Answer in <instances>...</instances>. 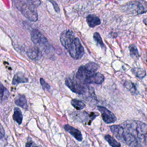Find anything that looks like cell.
Wrapping results in <instances>:
<instances>
[{
  "instance_id": "6da1fadb",
  "label": "cell",
  "mask_w": 147,
  "mask_h": 147,
  "mask_svg": "<svg viewBox=\"0 0 147 147\" xmlns=\"http://www.w3.org/2000/svg\"><path fill=\"white\" fill-rule=\"evenodd\" d=\"M60 41L61 45L73 59L78 60L82 58L84 55V48L79 39L75 36L72 30H65L63 31L60 34Z\"/></svg>"
},
{
  "instance_id": "3957f363",
  "label": "cell",
  "mask_w": 147,
  "mask_h": 147,
  "mask_svg": "<svg viewBox=\"0 0 147 147\" xmlns=\"http://www.w3.org/2000/svg\"><path fill=\"white\" fill-rule=\"evenodd\" d=\"M125 128L137 140L147 146V125L138 121H127L123 123Z\"/></svg>"
},
{
  "instance_id": "8992f818",
  "label": "cell",
  "mask_w": 147,
  "mask_h": 147,
  "mask_svg": "<svg viewBox=\"0 0 147 147\" xmlns=\"http://www.w3.org/2000/svg\"><path fill=\"white\" fill-rule=\"evenodd\" d=\"M124 10L133 14H141L147 11V2L142 1H131L124 6Z\"/></svg>"
},
{
  "instance_id": "52a82bcc",
  "label": "cell",
  "mask_w": 147,
  "mask_h": 147,
  "mask_svg": "<svg viewBox=\"0 0 147 147\" xmlns=\"http://www.w3.org/2000/svg\"><path fill=\"white\" fill-rule=\"evenodd\" d=\"M66 86L74 92L78 94H84L87 91L86 85L80 83L78 80H73L67 78L65 81Z\"/></svg>"
},
{
  "instance_id": "8fae6325",
  "label": "cell",
  "mask_w": 147,
  "mask_h": 147,
  "mask_svg": "<svg viewBox=\"0 0 147 147\" xmlns=\"http://www.w3.org/2000/svg\"><path fill=\"white\" fill-rule=\"evenodd\" d=\"M64 129L68 132L70 134H71L75 139H76L79 141H81L83 139V137L81 132L78 130L77 129L67 124L64 126Z\"/></svg>"
},
{
  "instance_id": "7c38bea8",
  "label": "cell",
  "mask_w": 147,
  "mask_h": 147,
  "mask_svg": "<svg viewBox=\"0 0 147 147\" xmlns=\"http://www.w3.org/2000/svg\"><path fill=\"white\" fill-rule=\"evenodd\" d=\"M28 56L33 60H38L41 56L42 53L37 47H32L28 50L26 52Z\"/></svg>"
},
{
  "instance_id": "2e32d148",
  "label": "cell",
  "mask_w": 147,
  "mask_h": 147,
  "mask_svg": "<svg viewBox=\"0 0 147 147\" xmlns=\"http://www.w3.org/2000/svg\"><path fill=\"white\" fill-rule=\"evenodd\" d=\"M15 103L24 109H28V103L24 95H18L15 99Z\"/></svg>"
},
{
  "instance_id": "5bb4252c",
  "label": "cell",
  "mask_w": 147,
  "mask_h": 147,
  "mask_svg": "<svg viewBox=\"0 0 147 147\" xmlns=\"http://www.w3.org/2000/svg\"><path fill=\"white\" fill-rule=\"evenodd\" d=\"M28 82V78H26L22 73L18 72L14 76L12 80V84L13 85H17L21 83H27Z\"/></svg>"
},
{
  "instance_id": "7a4b0ae2",
  "label": "cell",
  "mask_w": 147,
  "mask_h": 147,
  "mask_svg": "<svg viewBox=\"0 0 147 147\" xmlns=\"http://www.w3.org/2000/svg\"><path fill=\"white\" fill-rule=\"evenodd\" d=\"M16 7L30 21L35 22L38 20V13L36 7L38 5L36 3L38 1H13Z\"/></svg>"
},
{
  "instance_id": "30bf717a",
  "label": "cell",
  "mask_w": 147,
  "mask_h": 147,
  "mask_svg": "<svg viewBox=\"0 0 147 147\" xmlns=\"http://www.w3.org/2000/svg\"><path fill=\"white\" fill-rule=\"evenodd\" d=\"M105 80L104 76L100 73H95L88 79H87L83 83L84 84H101Z\"/></svg>"
},
{
  "instance_id": "277c9868",
  "label": "cell",
  "mask_w": 147,
  "mask_h": 147,
  "mask_svg": "<svg viewBox=\"0 0 147 147\" xmlns=\"http://www.w3.org/2000/svg\"><path fill=\"white\" fill-rule=\"evenodd\" d=\"M113 135L118 140L131 147H138L137 140L124 127L121 125H112L110 127Z\"/></svg>"
},
{
  "instance_id": "4316f807",
  "label": "cell",
  "mask_w": 147,
  "mask_h": 147,
  "mask_svg": "<svg viewBox=\"0 0 147 147\" xmlns=\"http://www.w3.org/2000/svg\"><path fill=\"white\" fill-rule=\"evenodd\" d=\"M143 22L144 23L145 25H147V18H144V19L143 20Z\"/></svg>"
},
{
  "instance_id": "d4e9b609",
  "label": "cell",
  "mask_w": 147,
  "mask_h": 147,
  "mask_svg": "<svg viewBox=\"0 0 147 147\" xmlns=\"http://www.w3.org/2000/svg\"><path fill=\"white\" fill-rule=\"evenodd\" d=\"M5 136V130L2 126V125L0 123V139L2 138Z\"/></svg>"
},
{
  "instance_id": "ba28073f",
  "label": "cell",
  "mask_w": 147,
  "mask_h": 147,
  "mask_svg": "<svg viewBox=\"0 0 147 147\" xmlns=\"http://www.w3.org/2000/svg\"><path fill=\"white\" fill-rule=\"evenodd\" d=\"M31 40L36 45H38L42 48H48L49 45L47 38L37 29H33L30 33Z\"/></svg>"
},
{
  "instance_id": "e0dca14e",
  "label": "cell",
  "mask_w": 147,
  "mask_h": 147,
  "mask_svg": "<svg viewBox=\"0 0 147 147\" xmlns=\"http://www.w3.org/2000/svg\"><path fill=\"white\" fill-rule=\"evenodd\" d=\"M13 119L19 125L21 124L22 121V114L20 109L18 107H15L14 109V114L13 115Z\"/></svg>"
},
{
  "instance_id": "7402d4cb",
  "label": "cell",
  "mask_w": 147,
  "mask_h": 147,
  "mask_svg": "<svg viewBox=\"0 0 147 147\" xmlns=\"http://www.w3.org/2000/svg\"><path fill=\"white\" fill-rule=\"evenodd\" d=\"M124 86L133 94H135L137 92V88L135 84L130 80H126L124 83Z\"/></svg>"
},
{
  "instance_id": "cb8c5ba5",
  "label": "cell",
  "mask_w": 147,
  "mask_h": 147,
  "mask_svg": "<svg viewBox=\"0 0 147 147\" xmlns=\"http://www.w3.org/2000/svg\"><path fill=\"white\" fill-rule=\"evenodd\" d=\"M40 82L41 85L42 86L43 89L46 90H48V91L50 90V88H51L50 86H49L42 78H40Z\"/></svg>"
},
{
  "instance_id": "9a60e30c",
  "label": "cell",
  "mask_w": 147,
  "mask_h": 147,
  "mask_svg": "<svg viewBox=\"0 0 147 147\" xmlns=\"http://www.w3.org/2000/svg\"><path fill=\"white\" fill-rule=\"evenodd\" d=\"M9 97V92L7 88L0 82V102L6 101Z\"/></svg>"
},
{
  "instance_id": "44dd1931",
  "label": "cell",
  "mask_w": 147,
  "mask_h": 147,
  "mask_svg": "<svg viewBox=\"0 0 147 147\" xmlns=\"http://www.w3.org/2000/svg\"><path fill=\"white\" fill-rule=\"evenodd\" d=\"M105 138L111 147H121V144L111 136L106 135Z\"/></svg>"
},
{
  "instance_id": "83f0119b",
  "label": "cell",
  "mask_w": 147,
  "mask_h": 147,
  "mask_svg": "<svg viewBox=\"0 0 147 147\" xmlns=\"http://www.w3.org/2000/svg\"><path fill=\"white\" fill-rule=\"evenodd\" d=\"M146 57H147V52H146ZM146 62H147V59H146Z\"/></svg>"
},
{
  "instance_id": "5b68a950",
  "label": "cell",
  "mask_w": 147,
  "mask_h": 147,
  "mask_svg": "<svg viewBox=\"0 0 147 147\" xmlns=\"http://www.w3.org/2000/svg\"><path fill=\"white\" fill-rule=\"evenodd\" d=\"M98 68V65L94 62H90L84 65L80 66L76 74V79L83 84L87 79L96 73Z\"/></svg>"
},
{
  "instance_id": "4fadbf2b",
  "label": "cell",
  "mask_w": 147,
  "mask_h": 147,
  "mask_svg": "<svg viewBox=\"0 0 147 147\" xmlns=\"http://www.w3.org/2000/svg\"><path fill=\"white\" fill-rule=\"evenodd\" d=\"M86 21L88 26L91 28H94L97 25H100L101 23L99 17L92 14H90L87 16Z\"/></svg>"
},
{
  "instance_id": "ffe728a7",
  "label": "cell",
  "mask_w": 147,
  "mask_h": 147,
  "mask_svg": "<svg viewBox=\"0 0 147 147\" xmlns=\"http://www.w3.org/2000/svg\"><path fill=\"white\" fill-rule=\"evenodd\" d=\"M71 103L74 108H75L76 110H80L83 109L86 106L84 102H83L81 100L76 99H72L71 102Z\"/></svg>"
},
{
  "instance_id": "ac0fdd59",
  "label": "cell",
  "mask_w": 147,
  "mask_h": 147,
  "mask_svg": "<svg viewBox=\"0 0 147 147\" xmlns=\"http://www.w3.org/2000/svg\"><path fill=\"white\" fill-rule=\"evenodd\" d=\"M131 71L133 74L139 79H142L146 76V71L143 68L136 67L133 68Z\"/></svg>"
},
{
  "instance_id": "d6986e66",
  "label": "cell",
  "mask_w": 147,
  "mask_h": 147,
  "mask_svg": "<svg viewBox=\"0 0 147 147\" xmlns=\"http://www.w3.org/2000/svg\"><path fill=\"white\" fill-rule=\"evenodd\" d=\"M129 49L131 57L135 60H137L139 58L140 55L136 46L134 44H131L129 47Z\"/></svg>"
},
{
  "instance_id": "603a6c76",
  "label": "cell",
  "mask_w": 147,
  "mask_h": 147,
  "mask_svg": "<svg viewBox=\"0 0 147 147\" xmlns=\"http://www.w3.org/2000/svg\"><path fill=\"white\" fill-rule=\"evenodd\" d=\"M93 38H94V40L95 41V42L98 45H99L102 48H105L104 43H103V42L102 41V38H101L99 33H98V32L94 33V34L93 35Z\"/></svg>"
},
{
  "instance_id": "484cf974",
  "label": "cell",
  "mask_w": 147,
  "mask_h": 147,
  "mask_svg": "<svg viewBox=\"0 0 147 147\" xmlns=\"http://www.w3.org/2000/svg\"><path fill=\"white\" fill-rule=\"evenodd\" d=\"M51 2L53 4V7H54L55 11L56 12H59L60 11V8L59 7L57 4L55 2H54V1H51Z\"/></svg>"
},
{
  "instance_id": "9c48e42d",
  "label": "cell",
  "mask_w": 147,
  "mask_h": 147,
  "mask_svg": "<svg viewBox=\"0 0 147 147\" xmlns=\"http://www.w3.org/2000/svg\"><path fill=\"white\" fill-rule=\"evenodd\" d=\"M97 108L98 110L101 113L102 118L105 123H112L116 121L117 118L115 115L107 108L100 106H98Z\"/></svg>"
}]
</instances>
